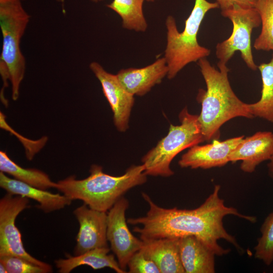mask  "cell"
<instances>
[{
    "label": "cell",
    "instance_id": "obj_26",
    "mask_svg": "<svg viewBox=\"0 0 273 273\" xmlns=\"http://www.w3.org/2000/svg\"><path fill=\"white\" fill-rule=\"evenodd\" d=\"M221 11L228 10L235 5L242 8H254L255 0H216Z\"/></svg>",
    "mask_w": 273,
    "mask_h": 273
},
{
    "label": "cell",
    "instance_id": "obj_13",
    "mask_svg": "<svg viewBox=\"0 0 273 273\" xmlns=\"http://www.w3.org/2000/svg\"><path fill=\"white\" fill-rule=\"evenodd\" d=\"M273 156V133L258 131L252 135L243 138L231 152L230 162L242 161L241 169L252 173L261 163Z\"/></svg>",
    "mask_w": 273,
    "mask_h": 273
},
{
    "label": "cell",
    "instance_id": "obj_10",
    "mask_svg": "<svg viewBox=\"0 0 273 273\" xmlns=\"http://www.w3.org/2000/svg\"><path fill=\"white\" fill-rule=\"evenodd\" d=\"M89 68L101 84L113 113L115 126L119 131H125L128 128L134 96L124 88L117 75L108 72L99 63L92 62Z\"/></svg>",
    "mask_w": 273,
    "mask_h": 273
},
{
    "label": "cell",
    "instance_id": "obj_12",
    "mask_svg": "<svg viewBox=\"0 0 273 273\" xmlns=\"http://www.w3.org/2000/svg\"><path fill=\"white\" fill-rule=\"evenodd\" d=\"M243 138V135L222 142L214 140L211 144L194 146L181 156L178 164L182 168L203 169L224 166L230 162L231 152Z\"/></svg>",
    "mask_w": 273,
    "mask_h": 273
},
{
    "label": "cell",
    "instance_id": "obj_8",
    "mask_svg": "<svg viewBox=\"0 0 273 273\" xmlns=\"http://www.w3.org/2000/svg\"><path fill=\"white\" fill-rule=\"evenodd\" d=\"M28 198L8 193L0 200V257L14 256L48 269L52 266L32 256L25 249L21 233L15 225L19 214L28 207Z\"/></svg>",
    "mask_w": 273,
    "mask_h": 273
},
{
    "label": "cell",
    "instance_id": "obj_4",
    "mask_svg": "<svg viewBox=\"0 0 273 273\" xmlns=\"http://www.w3.org/2000/svg\"><path fill=\"white\" fill-rule=\"evenodd\" d=\"M219 8L216 2L195 0L191 14L185 21L184 29L179 32L174 18L169 15L166 20L167 43L164 58L168 68L167 77L171 79L188 64L208 57L210 50L199 44L197 36L206 13Z\"/></svg>",
    "mask_w": 273,
    "mask_h": 273
},
{
    "label": "cell",
    "instance_id": "obj_11",
    "mask_svg": "<svg viewBox=\"0 0 273 273\" xmlns=\"http://www.w3.org/2000/svg\"><path fill=\"white\" fill-rule=\"evenodd\" d=\"M106 212L93 209L84 203L74 210L73 213L79 224L74 255L97 248L109 247Z\"/></svg>",
    "mask_w": 273,
    "mask_h": 273
},
{
    "label": "cell",
    "instance_id": "obj_30",
    "mask_svg": "<svg viewBox=\"0 0 273 273\" xmlns=\"http://www.w3.org/2000/svg\"><path fill=\"white\" fill-rule=\"evenodd\" d=\"M147 2H153L155 1V0H145Z\"/></svg>",
    "mask_w": 273,
    "mask_h": 273
},
{
    "label": "cell",
    "instance_id": "obj_3",
    "mask_svg": "<svg viewBox=\"0 0 273 273\" xmlns=\"http://www.w3.org/2000/svg\"><path fill=\"white\" fill-rule=\"evenodd\" d=\"M143 164L130 166L120 176L103 172L102 167L92 165L90 174L83 179L70 176L57 183L56 188L71 200H80L90 208L107 212L131 189L145 183L147 175Z\"/></svg>",
    "mask_w": 273,
    "mask_h": 273
},
{
    "label": "cell",
    "instance_id": "obj_27",
    "mask_svg": "<svg viewBox=\"0 0 273 273\" xmlns=\"http://www.w3.org/2000/svg\"><path fill=\"white\" fill-rule=\"evenodd\" d=\"M268 174L273 180V156L269 159L267 165Z\"/></svg>",
    "mask_w": 273,
    "mask_h": 273
},
{
    "label": "cell",
    "instance_id": "obj_25",
    "mask_svg": "<svg viewBox=\"0 0 273 273\" xmlns=\"http://www.w3.org/2000/svg\"><path fill=\"white\" fill-rule=\"evenodd\" d=\"M127 267L130 273H161L155 263L140 250L130 258Z\"/></svg>",
    "mask_w": 273,
    "mask_h": 273
},
{
    "label": "cell",
    "instance_id": "obj_5",
    "mask_svg": "<svg viewBox=\"0 0 273 273\" xmlns=\"http://www.w3.org/2000/svg\"><path fill=\"white\" fill-rule=\"evenodd\" d=\"M29 19L30 16L23 8L21 1H0L3 36L0 72L4 82L9 80L11 83L14 101L19 98L20 86L25 74L26 62L20 44Z\"/></svg>",
    "mask_w": 273,
    "mask_h": 273
},
{
    "label": "cell",
    "instance_id": "obj_15",
    "mask_svg": "<svg viewBox=\"0 0 273 273\" xmlns=\"http://www.w3.org/2000/svg\"><path fill=\"white\" fill-rule=\"evenodd\" d=\"M0 186L9 193L31 199L39 203L38 208L46 213L64 208L70 205L72 200L59 194H53L24 182L7 176L4 172H0Z\"/></svg>",
    "mask_w": 273,
    "mask_h": 273
},
{
    "label": "cell",
    "instance_id": "obj_28",
    "mask_svg": "<svg viewBox=\"0 0 273 273\" xmlns=\"http://www.w3.org/2000/svg\"><path fill=\"white\" fill-rule=\"evenodd\" d=\"M0 272L8 273L7 270L5 265L0 262Z\"/></svg>",
    "mask_w": 273,
    "mask_h": 273
},
{
    "label": "cell",
    "instance_id": "obj_23",
    "mask_svg": "<svg viewBox=\"0 0 273 273\" xmlns=\"http://www.w3.org/2000/svg\"><path fill=\"white\" fill-rule=\"evenodd\" d=\"M260 232L261 236L254 247V256L269 265L273 261V211L264 220Z\"/></svg>",
    "mask_w": 273,
    "mask_h": 273
},
{
    "label": "cell",
    "instance_id": "obj_29",
    "mask_svg": "<svg viewBox=\"0 0 273 273\" xmlns=\"http://www.w3.org/2000/svg\"><path fill=\"white\" fill-rule=\"evenodd\" d=\"M92 1L94 2H100V1H103V0H92Z\"/></svg>",
    "mask_w": 273,
    "mask_h": 273
},
{
    "label": "cell",
    "instance_id": "obj_18",
    "mask_svg": "<svg viewBox=\"0 0 273 273\" xmlns=\"http://www.w3.org/2000/svg\"><path fill=\"white\" fill-rule=\"evenodd\" d=\"M109 247L97 248L82 254L71 256L55 261L60 273H69L73 269L82 265H87L95 270L109 267L117 273H125L113 254H109Z\"/></svg>",
    "mask_w": 273,
    "mask_h": 273
},
{
    "label": "cell",
    "instance_id": "obj_1",
    "mask_svg": "<svg viewBox=\"0 0 273 273\" xmlns=\"http://www.w3.org/2000/svg\"><path fill=\"white\" fill-rule=\"evenodd\" d=\"M219 185H216L213 192L199 207L194 209H167L155 204L145 193L142 196L149 209L143 217L129 218L127 223L135 226L133 231L140 235L142 240L163 238H180L194 236L200 240L215 255L222 256L230 251L219 245L218 241L224 239L238 249L241 247L235 238L227 232L223 218L233 215L254 223V216L243 214L232 207L225 205L219 197Z\"/></svg>",
    "mask_w": 273,
    "mask_h": 273
},
{
    "label": "cell",
    "instance_id": "obj_21",
    "mask_svg": "<svg viewBox=\"0 0 273 273\" xmlns=\"http://www.w3.org/2000/svg\"><path fill=\"white\" fill-rule=\"evenodd\" d=\"M145 1L113 0L107 7L121 17L124 28L144 32L148 27L143 11Z\"/></svg>",
    "mask_w": 273,
    "mask_h": 273
},
{
    "label": "cell",
    "instance_id": "obj_19",
    "mask_svg": "<svg viewBox=\"0 0 273 273\" xmlns=\"http://www.w3.org/2000/svg\"><path fill=\"white\" fill-rule=\"evenodd\" d=\"M262 80L261 97L257 102L248 104L253 117L273 122V55L270 61L258 66Z\"/></svg>",
    "mask_w": 273,
    "mask_h": 273
},
{
    "label": "cell",
    "instance_id": "obj_22",
    "mask_svg": "<svg viewBox=\"0 0 273 273\" xmlns=\"http://www.w3.org/2000/svg\"><path fill=\"white\" fill-rule=\"evenodd\" d=\"M254 8L259 14L262 25L253 47L257 51H273V0H255Z\"/></svg>",
    "mask_w": 273,
    "mask_h": 273
},
{
    "label": "cell",
    "instance_id": "obj_31",
    "mask_svg": "<svg viewBox=\"0 0 273 273\" xmlns=\"http://www.w3.org/2000/svg\"><path fill=\"white\" fill-rule=\"evenodd\" d=\"M0 1H4V0H0ZM19 1H21L22 0H19Z\"/></svg>",
    "mask_w": 273,
    "mask_h": 273
},
{
    "label": "cell",
    "instance_id": "obj_20",
    "mask_svg": "<svg viewBox=\"0 0 273 273\" xmlns=\"http://www.w3.org/2000/svg\"><path fill=\"white\" fill-rule=\"evenodd\" d=\"M0 170L17 180L41 190H47L57 187V183L52 181L47 174L37 169L21 167L3 151H0Z\"/></svg>",
    "mask_w": 273,
    "mask_h": 273
},
{
    "label": "cell",
    "instance_id": "obj_2",
    "mask_svg": "<svg viewBox=\"0 0 273 273\" xmlns=\"http://www.w3.org/2000/svg\"><path fill=\"white\" fill-rule=\"evenodd\" d=\"M206 89H200L197 100L201 105L198 115L205 142L218 140L220 128L231 119L242 117L252 118L248 104L242 101L233 91L228 78L226 65L212 66L206 58L198 61Z\"/></svg>",
    "mask_w": 273,
    "mask_h": 273
},
{
    "label": "cell",
    "instance_id": "obj_16",
    "mask_svg": "<svg viewBox=\"0 0 273 273\" xmlns=\"http://www.w3.org/2000/svg\"><path fill=\"white\" fill-rule=\"evenodd\" d=\"M140 249L157 265L161 273H184L180 260L179 238L145 240Z\"/></svg>",
    "mask_w": 273,
    "mask_h": 273
},
{
    "label": "cell",
    "instance_id": "obj_7",
    "mask_svg": "<svg viewBox=\"0 0 273 273\" xmlns=\"http://www.w3.org/2000/svg\"><path fill=\"white\" fill-rule=\"evenodd\" d=\"M222 16L230 20L233 24L232 33L226 39L216 46L217 65H226L234 54L239 51L247 67L256 71L251 48V34L254 28L261 23L259 13L255 8H244L235 5L221 12Z\"/></svg>",
    "mask_w": 273,
    "mask_h": 273
},
{
    "label": "cell",
    "instance_id": "obj_24",
    "mask_svg": "<svg viewBox=\"0 0 273 273\" xmlns=\"http://www.w3.org/2000/svg\"><path fill=\"white\" fill-rule=\"evenodd\" d=\"M0 262L6 267L8 273H48L47 268L33 263L25 259L14 256L0 257Z\"/></svg>",
    "mask_w": 273,
    "mask_h": 273
},
{
    "label": "cell",
    "instance_id": "obj_17",
    "mask_svg": "<svg viewBox=\"0 0 273 273\" xmlns=\"http://www.w3.org/2000/svg\"><path fill=\"white\" fill-rule=\"evenodd\" d=\"M180 260L186 273L215 272V254L198 238H179Z\"/></svg>",
    "mask_w": 273,
    "mask_h": 273
},
{
    "label": "cell",
    "instance_id": "obj_9",
    "mask_svg": "<svg viewBox=\"0 0 273 273\" xmlns=\"http://www.w3.org/2000/svg\"><path fill=\"white\" fill-rule=\"evenodd\" d=\"M128 206V200L122 197L107 213V239L120 267L125 271L129 260L143 245L142 240L134 236L128 228L125 212Z\"/></svg>",
    "mask_w": 273,
    "mask_h": 273
},
{
    "label": "cell",
    "instance_id": "obj_6",
    "mask_svg": "<svg viewBox=\"0 0 273 273\" xmlns=\"http://www.w3.org/2000/svg\"><path fill=\"white\" fill-rule=\"evenodd\" d=\"M179 125L170 124L167 134L142 159L147 175L169 177L174 174L170 163L183 150L205 142L198 115L185 107L179 114Z\"/></svg>",
    "mask_w": 273,
    "mask_h": 273
},
{
    "label": "cell",
    "instance_id": "obj_14",
    "mask_svg": "<svg viewBox=\"0 0 273 273\" xmlns=\"http://www.w3.org/2000/svg\"><path fill=\"white\" fill-rule=\"evenodd\" d=\"M168 68L164 57L142 68H128L118 71L117 76L124 88L133 96H143L167 75Z\"/></svg>",
    "mask_w": 273,
    "mask_h": 273
}]
</instances>
